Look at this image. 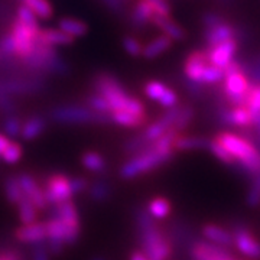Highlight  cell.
Listing matches in <instances>:
<instances>
[{"label": "cell", "instance_id": "obj_13", "mask_svg": "<svg viewBox=\"0 0 260 260\" xmlns=\"http://www.w3.org/2000/svg\"><path fill=\"white\" fill-rule=\"evenodd\" d=\"M15 239L22 244H34L47 240V225L45 221H35L28 225H20L15 230Z\"/></svg>", "mask_w": 260, "mask_h": 260}, {"label": "cell", "instance_id": "obj_30", "mask_svg": "<svg viewBox=\"0 0 260 260\" xmlns=\"http://www.w3.org/2000/svg\"><path fill=\"white\" fill-rule=\"evenodd\" d=\"M149 145L150 143L145 139V136L142 133H138L135 136H130L129 139L123 143L121 150H123V153L126 156H135V155H138L140 152L146 150L149 148Z\"/></svg>", "mask_w": 260, "mask_h": 260}, {"label": "cell", "instance_id": "obj_31", "mask_svg": "<svg viewBox=\"0 0 260 260\" xmlns=\"http://www.w3.org/2000/svg\"><path fill=\"white\" fill-rule=\"evenodd\" d=\"M5 195H6L8 203L12 205H18L20 203V200L25 197L22 188L19 185L18 179H16V175H10V177L6 178V181H5Z\"/></svg>", "mask_w": 260, "mask_h": 260}, {"label": "cell", "instance_id": "obj_40", "mask_svg": "<svg viewBox=\"0 0 260 260\" xmlns=\"http://www.w3.org/2000/svg\"><path fill=\"white\" fill-rule=\"evenodd\" d=\"M153 12V16H172V8L168 0H143ZM152 16V18H153Z\"/></svg>", "mask_w": 260, "mask_h": 260}, {"label": "cell", "instance_id": "obj_52", "mask_svg": "<svg viewBox=\"0 0 260 260\" xmlns=\"http://www.w3.org/2000/svg\"><path fill=\"white\" fill-rule=\"evenodd\" d=\"M121 2H124V3H126V2H127V0H121Z\"/></svg>", "mask_w": 260, "mask_h": 260}, {"label": "cell", "instance_id": "obj_22", "mask_svg": "<svg viewBox=\"0 0 260 260\" xmlns=\"http://www.w3.org/2000/svg\"><path fill=\"white\" fill-rule=\"evenodd\" d=\"M110 120L117 126L129 127V129H139L149 123L148 116H136L127 112H113L110 113Z\"/></svg>", "mask_w": 260, "mask_h": 260}, {"label": "cell", "instance_id": "obj_44", "mask_svg": "<svg viewBox=\"0 0 260 260\" xmlns=\"http://www.w3.org/2000/svg\"><path fill=\"white\" fill-rule=\"evenodd\" d=\"M178 103H179V99H178L177 91L172 90L171 87H168V90L165 91V94L160 97V100L158 102V104L160 107H164V109H172V107L178 106Z\"/></svg>", "mask_w": 260, "mask_h": 260}, {"label": "cell", "instance_id": "obj_10", "mask_svg": "<svg viewBox=\"0 0 260 260\" xmlns=\"http://www.w3.org/2000/svg\"><path fill=\"white\" fill-rule=\"evenodd\" d=\"M254 114L243 104V106H230L227 109L220 110V120L230 124V126H236L240 129H247L254 126Z\"/></svg>", "mask_w": 260, "mask_h": 260}, {"label": "cell", "instance_id": "obj_19", "mask_svg": "<svg viewBox=\"0 0 260 260\" xmlns=\"http://www.w3.org/2000/svg\"><path fill=\"white\" fill-rule=\"evenodd\" d=\"M153 16V12L143 0H138L129 13V22L133 28L143 29L150 25V20Z\"/></svg>", "mask_w": 260, "mask_h": 260}, {"label": "cell", "instance_id": "obj_11", "mask_svg": "<svg viewBox=\"0 0 260 260\" xmlns=\"http://www.w3.org/2000/svg\"><path fill=\"white\" fill-rule=\"evenodd\" d=\"M233 242L240 253L250 259H260V242L244 227L233 230Z\"/></svg>", "mask_w": 260, "mask_h": 260}, {"label": "cell", "instance_id": "obj_4", "mask_svg": "<svg viewBox=\"0 0 260 260\" xmlns=\"http://www.w3.org/2000/svg\"><path fill=\"white\" fill-rule=\"evenodd\" d=\"M140 251L149 260H169L174 253V242L160 225L155 223L148 229L138 232Z\"/></svg>", "mask_w": 260, "mask_h": 260}, {"label": "cell", "instance_id": "obj_14", "mask_svg": "<svg viewBox=\"0 0 260 260\" xmlns=\"http://www.w3.org/2000/svg\"><path fill=\"white\" fill-rule=\"evenodd\" d=\"M236 37H237V29L234 28L232 23H229L227 20H223L221 23L204 30V39L207 42V48L215 47V45L221 44L224 41Z\"/></svg>", "mask_w": 260, "mask_h": 260}, {"label": "cell", "instance_id": "obj_48", "mask_svg": "<svg viewBox=\"0 0 260 260\" xmlns=\"http://www.w3.org/2000/svg\"><path fill=\"white\" fill-rule=\"evenodd\" d=\"M130 260H149L142 251H133L132 254H130Z\"/></svg>", "mask_w": 260, "mask_h": 260}, {"label": "cell", "instance_id": "obj_42", "mask_svg": "<svg viewBox=\"0 0 260 260\" xmlns=\"http://www.w3.org/2000/svg\"><path fill=\"white\" fill-rule=\"evenodd\" d=\"M223 70L210 64L204 70V74H203V78H201V84L203 85H205V84H217L220 83V81H223Z\"/></svg>", "mask_w": 260, "mask_h": 260}, {"label": "cell", "instance_id": "obj_38", "mask_svg": "<svg viewBox=\"0 0 260 260\" xmlns=\"http://www.w3.org/2000/svg\"><path fill=\"white\" fill-rule=\"evenodd\" d=\"M22 155H23V148H22V145L18 143V142H9V145H8L6 149L3 150V153H2L0 158L3 159L6 164L13 165V164H16V162L20 160Z\"/></svg>", "mask_w": 260, "mask_h": 260}, {"label": "cell", "instance_id": "obj_15", "mask_svg": "<svg viewBox=\"0 0 260 260\" xmlns=\"http://www.w3.org/2000/svg\"><path fill=\"white\" fill-rule=\"evenodd\" d=\"M38 41L47 47L52 48L70 47L75 42L74 38L67 35L58 28H41L38 32Z\"/></svg>", "mask_w": 260, "mask_h": 260}, {"label": "cell", "instance_id": "obj_33", "mask_svg": "<svg viewBox=\"0 0 260 260\" xmlns=\"http://www.w3.org/2000/svg\"><path fill=\"white\" fill-rule=\"evenodd\" d=\"M168 90V85L162 81H156V80H152V81H148L143 85V93L148 97L149 100L152 102L158 103L160 100V97L165 94V91Z\"/></svg>", "mask_w": 260, "mask_h": 260}, {"label": "cell", "instance_id": "obj_2", "mask_svg": "<svg viewBox=\"0 0 260 260\" xmlns=\"http://www.w3.org/2000/svg\"><path fill=\"white\" fill-rule=\"evenodd\" d=\"M49 120L58 124L80 126V124H110V114L91 110L85 104H58L48 113Z\"/></svg>", "mask_w": 260, "mask_h": 260}, {"label": "cell", "instance_id": "obj_26", "mask_svg": "<svg viewBox=\"0 0 260 260\" xmlns=\"http://www.w3.org/2000/svg\"><path fill=\"white\" fill-rule=\"evenodd\" d=\"M49 208H51V213H52L51 217H54V218H59L62 221H81L80 214H78V208L73 203V200L54 205V207H49Z\"/></svg>", "mask_w": 260, "mask_h": 260}, {"label": "cell", "instance_id": "obj_28", "mask_svg": "<svg viewBox=\"0 0 260 260\" xmlns=\"http://www.w3.org/2000/svg\"><path fill=\"white\" fill-rule=\"evenodd\" d=\"M19 3H23L32 10L38 19L48 20L54 16V6L49 0H19Z\"/></svg>", "mask_w": 260, "mask_h": 260}, {"label": "cell", "instance_id": "obj_45", "mask_svg": "<svg viewBox=\"0 0 260 260\" xmlns=\"http://www.w3.org/2000/svg\"><path fill=\"white\" fill-rule=\"evenodd\" d=\"M70 181H71V189H73L74 197L87 192V189L90 186V181L84 177H70Z\"/></svg>", "mask_w": 260, "mask_h": 260}, {"label": "cell", "instance_id": "obj_29", "mask_svg": "<svg viewBox=\"0 0 260 260\" xmlns=\"http://www.w3.org/2000/svg\"><path fill=\"white\" fill-rule=\"evenodd\" d=\"M16 207H18L19 220H20L22 225H28V224H32L35 223V221H38L39 211H38L37 207L32 204L26 197H23Z\"/></svg>", "mask_w": 260, "mask_h": 260}, {"label": "cell", "instance_id": "obj_35", "mask_svg": "<svg viewBox=\"0 0 260 260\" xmlns=\"http://www.w3.org/2000/svg\"><path fill=\"white\" fill-rule=\"evenodd\" d=\"M15 19H18L22 23H25L28 26H32V28H41L39 26V19L37 18V15L29 9L28 6H25L23 3H19V6L16 8Z\"/></svg>", "mask_w": 260, "mask_h": 260}, {"label": "cell", "instance_id": "obj_17", "mask_svg": "<svg viewBox=\"0 0 260 260\" xmlns=\"http://www.w3.org/2000/svg\"><path fill=\"white\" fill-rule=\"evenodd\" d=\"M150 25L156 26L164 32V35L171 38L172 41H184L186 38L185 29L172 19V16H153L150 20Z\"/></svg>", "mask_w": 260, "mask_h": 260}, {"label": "cell", "instance_id": "obj_27", "mask_svg": "<svg viewBox=\"0 0 260 260\" xmlns=\"http://www.w3.org/2000/svg\"><path fill=\"white\" fill-rule=\"evenodd\" d=\"M146 210L155 220H164L172 211V204L165 197H155L149 201Z\"/></svg>", "mask_w": 260, "mask_h": 260}, {"label": "cell", "instance_id": "obj_1", "mask_svg": "<svg viewBox=\"0 0 260 260\" xmlns=\"http://www.w3.org/2000/svg\"><path fill=\"white\" fill-rule=\"evenodd\" d=\"M213 139L232 155L236 165L242 167L253 177L260 175V150L247 138L232 132H223Z\"/></svg>", "mask_w": 260, "mask_h": 260}, {"label": "cell", "instance_id": "obj_41", "mask_svg": "<svg viewBox=\"0 0 260 260\" xmlns=\"http://www.w3.org/2000/svg\"><path fill=\"white\" fill-rule=\"evenodd\" d=\"M29 260H51V253L45 240L29 244Z\"/></svg>", "mask_w": 260, "mask_h": 260}, {"label": "cell", "instance_id": "obj_9", "mask_svg": "<svg viewBox=\"0 0 260 260\" xmlns=\"http://www.w3.org/2000/svg\"><path fill=\"white\" fill-rule=\"evenodd\" d=\"M192 260H232L233 256L225 247L210 242H194L189 247Z\"/></svg>", "mask_w": 260, "mask_h": 260}, {"label": "cell", "instance_id": "obj_8", "mask_svg": "<svg viewBox=\"0 0 260 260\" xmlns=\"http://www.w3.org/2000/svg\"><path fill=\"white\" fill-rule=\"evenodd\" d=\"M91 87H93L94 93L103 95L106 100L113 97V95H116V94L123 93V91L127 90L126 85L121 83L116 75L106 73V71L94 75L93 81H91Z\"/></svg>", "mask_w": 260, "mask_h": 260}, {"label": "cell", "instance_id": "obj_50", "mask_svg": "<svg viewBox=\"0 0 260 260\" xmlns=\"http://www.w3.org/2000/svg\"><path fill=\"white\" fill-rule=\"evenodd\" d=\"M91 260H106L104 257H100V256H95V257H93Z\"/></svg>", "mask_w": 260, "mask_h": 260}, {"label": "cell", "instance_id": "obj_12", "mask_svg": "<svg viewBox=\"0 0 260 260\" xmlns=\"http://www.w3.org/2000/svg\"><path fill=\"white\" fill-rule=\"evenodd\" d=\"M208 65H210V59H208V55H207V51H192L185 58L184 73H185L188 80L201 84L204 70Z\"/></svg>", "mask_w": 260, "mask_h": 260}, {"label": "cell", "instance_id": "obj_23", "mask_svg": "<svg viewBox=\"0 0 260 260\" xmlns=\"http://www.w3.org/2000/svg\"><path fill=\"white\" fill-rule=\"evenodd\" d=\"M87 194L90 197V200H93L94 203H106L112 197L113 188L109 181H106L103 178H99V179H94L93 182H90V186L87 189Z\"/></svg>", "mask_w": 260, "mask_h": 260}, {"label": "cell", "instance_id": "obj_51", "mask_svg": "<svg viewBox=\"0 0 260 260\" xmlns=\"http://www.w3.org/2000/svg\"><path fill=\"white\" fill-rule=\"evenodd\" d=\"M256 64H257V67H259V68H260V58H259V59H257V61H256Z\"/></svg>", "mask_w": 260, "mask_h": 260}, {"label": "cell", "instance_id": "obj_46", "mask_svg": "<svg viewBox=\"0 0 260 260\" xmlns=\"http://www.w3.org/2000/svg\"><path fill=\"white\" fill-rule=\"evenodd\" d=\"M223 20L224 19L220 15L208 12V13H204V16H203V25H204V29H210L215 25H218V23H221Z\"/></svg>", "mask_w": 260, "mask_h": 260}, {"label": "cell", "instance_id": "obj_32", "mask_svg": "<svg viewBox=\"0 0 260 260\" xmlns=\"http://www.w3.org/2000/svg\"><path fill=\"white\" fill-rule=\"evenodd\" d=\"M22 123H23V119L19 116V114H8L5 116L3 119V132L6 133L8 138H20V130H22Z\"/></svg>", "mask_w": 260, "mask_h": 260}, {"label": "cell", "instance_id": "obj_5", "mask_svg": "<svg viewBox=\"0 0 260 260\" xmlns=\"http://www.w3.org/2000/svg\"><path fill=\"white\" fill-rule=\"evenodd\" d=\"M41 186H42V191H44L45 200L48 203V208L65 203V201H70L74 197L73 189H71L70 177L62 172L48 174L47 177L42 179Z\"/></svg>", "mask_w": 260, "mask_h": 260}, {"label": "cell", "instance_id": "obj_20", "mask_svg": "<svg viewBox=\"0 0 260 260\" xmlns=\"http://www.w3.org/2000/svg\"><path fill=\"white\" fill-rule=\"evenodd\" d=\"M172 44L174 41L171 38H168L167 35H159L152 41H149L146 45H143L142 56H145L146 59H155L162 54H165L168 49H171Z\"/></svg>", "mask_w": 260, "mask_h": 260}, {"label": "cell", "instance_id": "obj_3", "mask_svg": "<svg viewBox=\"0 0 260 260\" xmlns=\"http://www.w3.org/2000/svg\"><path fill=\"white\" fill-rule=\"evenodd\" d=\"M174 155L169 153H162L153 148H149L143 152H140L135 156H130L119 169V175L121 179H135V178L148 175L152 171L158 169L159 167L168 164Z\"/></svg>", "mask_w": 260, "mask_h": 260}, {"label": "cell", "instance_id": "obj_47", "mask_svg": "<svg viewBox=\"0 0 260 260\" xmlns=\"http://www.w3.org/2000/svg\"><path fill=\"white\" fill-rule=\"evenodd\" d=\"M9 138L8 136H5V135H2L0 133V156H2V153H3V150L6 149V146L9 145Z\"/></svg>", "mask_w": 260, "mask_h": 260}, {"label": "cell", "instance_id": "obj_49", "mask_svg": "<svg viewBox=\"0 0 260 260\" xmlns=\"http://www.w3.org/2000/svg\"><path fill=\"white\" fill-rule=\"evenodd\" d=\"M254 127H256L257 136H260V113L256 116V119H254Z\"/></svg>", "mask_w": 260, "mask_h": 260}, {"label": "cell", "instance_id": "obj_24", "mask_svg": "<svg viewBox=\"0 0 260 260\" xmlns=\"http://www.w3.org/2000/svg\"><path fill=\"white\" fill-rule=\"evenodd\" d=\"M210 140L198 136H184L179 133L174 140V149L175 152H184V150H195V149H208Z\"/></svg>", "mask_w": 260, "mask_h": 260}, {"label": "cell", "instance_id": "obj_16", "mask_svg": "<svg viewBox=\"0 0 260 260\" xmlns=\"http://www.w3.org/2000/svg\"><path fill=\"white\" fill-rule=\"evenodd\" d=\"M48 127L47 117L41 114H32L26 117L22 123V130H20V138L26 142L38 139Z\"/></svg>", "mask_w": 260, "mask_h": 260}, {"label": "cell", "instance_id": "obj_39", "mask_svg": "<svg viewBox=\"0 0 260 260\" xmlns=\"http://www.w3.org/2000/svg\"><path fill=\"white\" fill-rule=\"evenodd\" d=\"M244 106L250 110L254 117L260 113V83L250 85V90L247 93V99Z\"/></svg>", "mask_w": 260, "mask_h": 260}, {"label": "cell", "instance_id": "obj_36", "mask_svg": "<svg viewBox=\"0 0 260 260\" xmlns=\"http://www.w3.org/2000/svg\"><path fill=\"white\" fill-rule=\"evenodd\" d=\"M121 45L124 52L132 58H139L142 56V51H143V45L139 39L133 35H124L121 39Z\"/></svg>", "mask_w": 260, "mask_h": 260}, {"label": "cell", "instance_id": "obj_37", "mask_svg": "<svg viewBox=\"0 0 260 260\" xmlns=\"http://www.w3.org/2000/svg\"><path fill=\"white\" fill-rule=\"evenodd\" d=\"M85 106L90 107L94 112L107 113V114H110V106H109L107 100H106L103 95L94 93V91L85 97Z\"/></svg>", "mask_w": 260, "mask_h": 260}, {"label": "cell", "instance_id": "obj_18", "mask_svg": "<svg viewBox=\"0 0 260 260\" xmlns=\"http://www.w3.org/2000/svg\"><path fill=\"white\" fill-rule=\"evenodd\" d=\"M203 236L210 243H214V244L225 247V249L234 246L233 233L225 230L223 227H220V225H217V224H205L203 227Z\"/></svg>", "mask_w": 260, "mask_h": 260}, {"label": "cell", "instance_id": "obj_43", "mask_svg": "<svg viewBox=\"0 0 260 260\" xmlns=\"http://www.w3.org/2000/svg\"><path fill=\"white\" fill-rule=\"evenodd\" d=\"M208 149L213 152L215 158L218 159V160H221L225 165H236V162H234V159L232 158V155H230L218 142H215L214 139L210 140V146H208Z\"/></svg>", "mask_w": 260, "mask_h": 260}, {"label": "cell", "instance_id": "obj_7", "mask_svg": "<svg viewBox=\"0 0 260 260\" xmlns=\"http://www.w3.org/2000/svg\"><path fill=\"white\" fill-rule=\"evenodd\" d=\"M237 49H239V41H237V38H232L215 47L207 48L205 51H207V55L210 59V64L223 70L234 59Z\"/></svg>", "mask_w": 260, "mask_h": 260}, {"label": "cell", "instance_id": "obj_25", "mask_svg": "<svg viewBox=\"0 0 260 260\" xmlns=\"http://www.w3.org/2000/svg\"><path fill=\"white\" fill-rule=\"evenodd\" d=\"M81 165L93 174H104L107 171V160L102 153L95 150L84 152L81 156Z\"/></svg>", "mask_w": 260, "mask_h": 260}, {"label": "cell", "instance_id": "obj_34", "mask_svg": "<svg viewBox=\"0 0 260 260\" xmlns=\"http://www.w3.org/2000/svg\"><path fill=\"white\" fill-rule=\"evenodd\" d=\"M194 109L191 106H181V112L178 114L177 120L174 123L172 129L178 132V133H182L184 130L189 126V123L194 119Z\"/></svg>", "mask_w": 260, "mask_h": 260}, {"label": "cell", "instance_id": "obj_21", "mask_svg": "<svg viewBox=\"0 0 260 260\" xmlns=\"http://www.w3.org/2000/svg\"><path fill=\"white\" fill-rule=\"evenodd\" d=\"M58 29H61L67 35L75 38L85 37L90 30V26L81 20V19L73 18V16H64L58 20Z\"/></svg>", "mask_w": 260, "mask_h": 260}, {"label": "cell", "instance_id": "obj_6", "mask_svg": "<svg viewBox=\"0 0 260 260\" xmlns=\"http://www.w3.org/2000/svg\"><path fill=\"white\" fill-rule=\"evenodd\" d=\"M223 81V94L229 104L230 106H243L246 103L247 93H249L251 85L249 77L244 73V68L242 71L225 75Z\"/></svg>", "mask_w": 260, "mask_h": 260}]
</instances>
